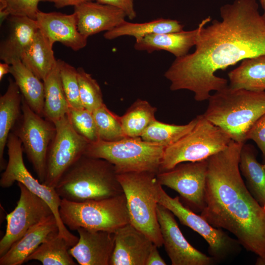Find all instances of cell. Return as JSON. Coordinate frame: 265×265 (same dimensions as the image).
Segmentation results:
<instances>
[{
	"label": "cell",
	"instance_id": "5",
	"mask_svg": "<svg viewBox=\"0 0 265 265\" xmlns=\"http://www.w3.org/2000/svg\"><path fill=\"white\" fill-rule=\"evenodd\" d=\"M157 175L132 172L117 176L126 197L130 223L160 247L163 241L157 212L159 184Z\"/></svg>",
	"mask_w": 265,
	"mask_h": 265
},
{
	"label": "cell",
	"instance_id": "16",
	"mask_svg": "<svg viewBox=\"0 0 265 265\" xmlns=\"http://www.w3.org/2000/svg\"><path fill=\"white\" fill-rule=\"evenodd\" d=\"M114 247L109 265H146L154 243L130 222L114 233Z\"/></svg>",
	"mask_w": 265,
	"mask_h": 265
},
{
	"label": "cell",
	"instance_id": "1",
	"mask_svg": "<svg viewBox=\"0 0 265 265\" xmlns=\"http://www.w3.org/2000/svg\"><path fill=\"white\" fill-rule=\"evenodd\" d=\"M221 21L208 17L198 26L195 50L176 58L164 73L172 91L188 90L195 100H208L227 80L215 75L242 60L265 55V19L256 0H235L220 8Z\"/></svg>",
	"mask_w": 265,
	"mask_h": 265
},
{
	"label": "cell",
	"instance_id": "31",
	"mask_svg": "<svg viewBox=\"0 0 265 265\" xmlns=\"http://www.w3.org/2000/svg\"><path fill=\"white\" fill-rule=\"evenodd\" d=\"M157 108L147 101L137 99L120 116L123 130L127 137H140L156 119Z\"/></svg>",
	"mask_w": 265,
	"mask_h": 265
},
{
	"label": "cell",
	"instance_id": "39",
	"mask_svg": "<svg viewBox=\"0 0 265 265\" xmlns=\"http://www.w3.org/2000/svg\"><path fill=\"white\" fill-rule=\"evenodd\" d=\"M97 2L118 8L122 10L130 20L136 16L134 10L133 0H96Z\"/></svg>",
	"mask_w": 265,
	"mask_h": 265
},
{
	"label": "cell",
	"instance_id": "17",
	"mask_svg": "<svg viewBox=\"0 0 265 265\" xmlns=\"http://www.w3.org/2000/svg\"><path fill=\"white\" fill-rule=\"evenodd\" d=\"M79 239L69 253L80 265H109L114 247V233L83 228L76 230Z\"/></svg>",
	"mask_w": 265,
	"mask_h": 265
},
{
	"label": "cell",
	"instance_id": "22",
	"mask_svg": "<svg viewBox=\"0 0 265 265\" xmlns=\"http://www.w3.org/2000/svg\"><path fill=\"white\" fill-rule=\"evenodd\" d=\"M198 28L188 31L184 30L164 33L147 35L135 42L134 47L138 51L151 53L157 51H165L176 58L183 56L196 44Z\"/></svg>",
	"mask_w": 265,
	"mask_h": 265
},
{
	"label": "cell",
	"instance_id": "38",
	"mask_svg": "<svg viewBox=\"0 0 265 265\" xmlns=\"http://www.w3.org/2000/svg\"><path fill=\"white\" fill-rule=\"evenodd\" d=\"M251 139L262 152L265 164V114L259 118L247 133L246 140Z\"/></svg>",
	"mask_w": 265,
	"mask_h": 265
},
{
	"label": "cell",
	"instance_id": "23",
	"mask_svg": "<svg viewBox=\"0 0 265 265\" xmlns=\"http://www.w3.org/2000/svg\"><path fill=\"white\" fill-rule=\"evenodd\" d=\"M22 96L14 80L8 79L5 93L0 97V169L6 164L3 157L9 135L22 114Z\"/></svg>",
	"mask_w": 265,
	"mask_h": 265
},
{
	"label": "cell",
	"instance_id": "42",
	"mask_svg": "<svg viewBox=\"0 0 265 265\" xmlns=\"http://www.w3.org/2000/svg\"><path fill=\"white\" fill-rule=\"evenodd\" d=\"M11 65L4 62L0 63V80H1L4 75L10 72Z\"/></svg>",
	"mask_w": 265,
	"mask_h": 265
},
{
	"label": "cell",
	"instance_id": "15",
	"mask_svg": "<svg viewBox=\"0 0 265 265\" xmlns=\"http://www.w3.org/2000/svg\"><path fill=\"white\" fill-rule=\"evenodd\" d=\"M157 212L163 245L172 265H210L215 262L187 241L170 211L158 204Z\"/></svg>",
	"mask_w": 265,
	"mask_h": 265
},
{
	"label": "cell",
	"instance_id": "12",
	"mask_svg": "<svg viewBox=\"0 0 265 265\" xmlns=\"http://www.w3.org/2000/svg\"><path fill=\"white\" fill-rule=\"evenodd\" d=\"M54 124L56 133L48 151L43 183L53 188L66 170L84 154L90 143L74 130L67 115Z\"/></svg>",
	"mask_w": 265,
	"mask_h": 265
},
{
	"label": "cell",
	"instance_id": "40",
	"mask_svg": "<svg viewBox=\"0 0 265 265\" xmlns=\"http://www.w3.org/2000/svg\"><path fill=\"white\" fill-rule=\"evenodd\" d=\"M164 260L160 256L158 246L154 244L146 260V265H166Z\"/></svg>",
	"mask_w": 265,
	"mask_h": 265
},
{
	"label": "cell",
	"instance_id": "3",
	"mask_svg": "<svg viewBox=\"0 0 265 265\" xmlns=\"http://www.w3.org/2000/svg\"><path fill=\"white\" fill-rule=\"evenodd\" d=\"M208 101L203 116L238 143H245L249 129L265 114V90L227 86L211 94Z\"/></svg>",
	"mask_w": 265,
	"mask_h": 265
},
{
	"label": "cell",
	"instance_id": "29",
	"mask_svg": "<svg viewBox=\"0 0 265 265\" xmlns=\"http://www.w3.org/2000/svg\"><path fill=\"white\" fill-rule=\"evenodd\" d=\"M43 81L45 91L44 117L54 123L66 115L69 108L58 62Z\"/></svg>",
	"mask_w": 265,
	"mask_h": 265
},
{
	"label": "cell",
	"instance_id": "8",
	"mask_svg": "<svg viewBox=\"0 0 265 265\" xmlns=\"http://www.w3.org/2000/svg\"><path fill=\"white\" fill-rule=\"evenodd\" d=\"M196 118L195 126L188 133L165 148L159 172L170 170L182 162L206 159L230 143V136L203 114Z\"/></svg>",
	"mask_w": 265,
	"mask_h": 265
},
{
	"label": "cell",
	"instance_id": "35",
	"mask_svg": "<svg viewBox=\"0 0 265 265\" xmlns=\"http://www.w3.org/2000/svg\"><path fill=\"white\" fill-rule=\"evenodd\" d=\"M63 89L69 107L83 108L80 99L77 69L60 59L57 60Z\"/></svg>",
	"mask_w": 265,
	"mask_h": 265
},
{
	"label": "cell",
	"instance_id": "19",
	"mask_svg": "<svg viewBox=\"0 0 265 265\" xmlns=\"http://www.w3.org/2000/svg\"><path fill=\"white\" fill-rule=\"evenodd\" d=\"M78 30L84 37L109 31L122 24L127 17L121 9L93 1L74 6Z\"/></svg>",
	"mask_w": 265,
	"mask_h": 265
},
{
	"label": "cell",
	"instance_id": "30",
	"mask_svg": "<svg viewBox=\"0 0 265 265\" xmlns=\"http://www.w3.org/2000/svg\"><path fill=\"white\" fill-rule=\"evenodd\" d=\"M73 246L59 232L43 242L26 259V262L36 260L43 265H76L69 253Z\"/></svg>",
	"mask_w": 265,
	"mask_h": 265
},
{
	"label": "cell",
	"instance_id": "36",
	"mask_svg": "<svg viewBox=\"0 0 265 265\" xmlns=\"http://www.w3.org/2000/svg\"><path fill=\"white\" fill-rule=\"evenodd\" d=\"M74 130L90 143L99 140L97 128L92 112L84 108L69 107L67 114Z\"/></svg>",
	"mask_w": 265,
	"mask_h": 265
},
{
	"label": "cell",
	"instance_id": "24",
	"mask_svg": "<svg viewBox=\"0 0 265 265\" xmlns=\"http://www.w3.org/2000/svg\"><path fill=\"white\" fill-rule=\"evenodd\" d=\"M53 45L39 29L21 55L22 62L42 81L57 62L54 57Z\"/></svg>",
	"mask_w": 265,
	"mask_h": 265
},
{
	"label": "cell",
	"instance_id": "20",
	"mask_svg": "<svg viewBox=\"0 0 265 265\" xmlns=\"http://www.w3.org/2000/svg\"><path fill=\"white\" fill-rule=\"evenodd\" d=\"M5 21L7 27L0 43V59L11 65L20 59L39 28L36 20L26 16L10 15Z\"/></svg>",
	"mask_w": 265,
	"mask_h": 265
},
{
	"label": "cell",
	"instance_id": "28",
	"mask_svg": "<svg viewBox=\"0 0 265 265\" xmlns=\"http://www.w3.org/2000/svg\"><path fill=\"white\" fill-rule=\"evenodd\" d=\"M230 86L253 91L265 90V55L246 58L228 74Z\"/></svg>",
	"mask_w": 265,
	"mask_h": 265
},
{
	"label": "cell",
	"instance_id": "43",
	"mask_svg": "<svg viewBox=\"0 0 265 265\" xmlns=\"http://www.w3.org/2000/svg\"><path fill=\"white\" fill-rule=\"evenodd\" d=\"M256 265H265V256L260 257L258 256L255 262Z\"/></svg>",
	"mask_w": 265,
	"mask_h": 265
},
{
	"label": "cell",
	"instance_id": "7",
	"mask_svg": "<svg viewBox=\"0 0 265 265\" xmlns=\"http://www.w3.org/2000/svg\"><path fill=\"white\" fill-rule=\"evenodd\" d=\"M59 215L65 226L71 230L83 228L114 233L130 222L124 193L114 197L82 202L61 199Z\"/></svg>",
	"mask_w": 265,
	"mask_h": 265
},
{
	"label": "cell",
	"instance_id": "45",
	"mask_svg": "<svg viewBox=\"0 0 265 265\" xmlns=\"http://www.w3.org/2000/svg\"><path fill=\"white\" fill-rule=\"evenodd\" d=\"M262 6H263L264 2V0H260Z\"/></svg>",
	"mask_w": 265,
	"mask_h": 265
},
{
	"label": "cell",
	"instance_id": "33",
	"mask_svg": "<svg viewBox=\"0 0 265 265\" xmlns=\"http://www.w3.org/2000/svg\"><path fill=\"white\" fill-rule=\"evenodd\" d=\"M92 113L99 140L114 141L127 137L122 127L120 116L110 110L105 104Z\"/></svg>",
	"mask_w": 265,
	"mask_h": 265
},
{
	"label": "cell",
	"instance_id": "2",
	"mask_svg": "<svg viewBox=\"0 0 265 265\" xmlns=\"http://www.w3.org/2000/svg\"><path fill=\"white\" fill-rule=\"evenodd\" d=\"M244 143L233 140L207 159L205 207L200 215L212 227L234 235L241 246L265 256V209L252 196L239 167Z\"/></svg>",
	"mask_w": 265,
	"mask_h": 265
},
{
	"label": "cell",
	"instance_id": "14",
	"mask_svg": "<svg viewBox=\"0 0 265 265\" xmlns=\"http://www.w3.org/2000/svg\"><path fill=\"white\" fill-rule=\"evenodd\" d=\"M20 196L14 210L6 216V228L0 240V257L6 253L30 228L53 214L48 204L18 182Z\"/></svg>",
	"mask_w": 265,
	"mask_h": 265
},
{
	"label": "cell",
	"instance_id": "25",
	"mask_svg": "<svg viewBox=\"0 0 265 265\" xmlns=\"http://www.w3.org/2000/svg\"><path fill=\"white\" fill-rule=\"evenodd\" d=\"M10 74L29 107L37 114L44 117L43 81L26 67L20 59L11 64Z\"/></svg>",
	"mask_w": 265,
	"mask_h": 265
},
{
	"label": "cell",
	"instance_id": "18",
	"mask_svg": "<svg viewBox=\"0 0 265 265\" xmlns=\"http://www.w3.org/2000/svg\"><path fill=\"white\" fill-rule=\"evenodd\" d=\"M35 20L39 29L52 44L60 42L75 51L86 46L87 38L79 31L74 12L66 14L39 10Z\"/></svg>",
	"mask_w": 265,
	"mask_h": 265
},
{
	"label": "cell",
	"instance_id": "10",
	"mask_svg": "<svg viewBox=\"0 0 265 265\" xmlns=\"http://www.w3.org/2000/svg\"><path fill=\"white\" fill-rule=\"evenodd\" d=\"M11 132L21 140L24 152L43 183L48 151L56 133L54 123L35 112L22 97V114Z\"/></svg>",
	"mask_w": 265,
	"mask_h": 265
},
{
	"label": "cell",
	"instance_id": "34",
	"mask_svg": "<svg viewBox=\"0 0 265 265\" xmlns=\"http://www.w3.org/2000/svg\"><path fill=\"white\" fill-rule=\"evenodd\" d=\"M77 69L80 99L83 108L93 112L104 104L100 86L82 68Z\"/></svg>",
	"mask_w": 265,
	"mask_h": 265
},
{
	"label": "cell",
	"instance_id": "11",
	"mask_svg": "<svg viewBox=\"0 0 265 265\" xmlns=\"http://www.w3.org/2000/svg\"><path fill=\"white\" fill-rule=\"evenodd\" d=\"M158 204L170 211L180 222L199 234L209 245V253L215 262H222L239 251L241 245L222 229L211 226L201 215L183 205L180 197L170 196L159 184Z\"/></svg>",
	"mask_w": 265,
	"mask_h": 265
},
{
	"label": "cell",
	"instance_id": "9",
	"mask_svg": "<svg viewBox=\"0 0 265 265\" xmlns=\"http://www.w3.org/2000/svg\"><path fill=\"white\" fill-rule=\"evenodd\" d=\"M6 147L8 160L1 174L0 186L7 188L15 182L24 185L29 191L44 200L50 206L56 218L59 234L73 246L79 238L70 233L62 222L59 215L61 199L54 188L50 187L35 179L26 168L24 161V152L20 139L12 132L10 133Z\"/></svg>",
	"mask_w": 265,
	"mask_h": 265
},
{
	"label": "cell",
	"instance_id": "37",
	"mask_svg": "<svg viewBox=\"0 0 265 265\" xmlns=\"http://www.w3.org/2000/svg\"><path fill=\"white\" fill-rule=\"evenodd\" d=\"M40 0H0V7L6 8L10 15L26 16L35 20Z\"/></svg>",
	"mask_w": 265,
	"mask_h": 265
},
{
	"label": "cell",
	"instance_id": "26",
	"mask_svg": "<svg viewBox=\"0 0 265 265\" xmlns=\"http://www.w3.org/2000/svg\"><path fill=\"white\" fill-rule=\"evenodd\" d=\"M239 167L249 191L265 209V164L257 159L253 146L244 144L240 151Z\"/></svg>",
	"mask_w": 265,
	"mask_h": 265
},
{
	"label": "cell",
	"instance_id": "21",
	"mask_svg": "<svg viewBox=\"0 0 265 265\" xmlns=\"http://www.w3.org/2000/svg\"><path fill=\"white\" fill-rule=\"evenodd\" d=\"M59 232L52 214L30 228L8 251L0 257V265H21L43 242Z\"/></svg>",
	"mask_w": 265,
	"mask_h": 265
},
{
	"label": "cell",
	"instance_id": "6",
	"mask_svg": "<svg viewBox=\"0 0 265 265\" xmlns=\"http://www.w3.org/2000/svg\"><path fill=\"white\" fill-rule=\"evenodd\" d=\"M165 147L143 140L140 137H127L114 141L98 140L89 143L84 155L105 159L117 174L150 172L158 174Z\"/></svg>",
	"mask_w": 265,
	"mask_h": 265
},
{
	"label": "cell",
	"instance_id": "4",
	"mask_svg": "<svg viewBox=\"0 0 265 265\" xmlns=\"http://www.w3.org/2000/svg\"><path fill=\"white\" fill-rule=\"evenodd\" d=\"M114 166L108 161L83 155L59 180L55 189L61 199L82 202L122 194Z\"/></svg>",
	"mask_w": 265,
	"mask_h": 265
},
{
	"label": "cell",
	"instance_id": "27",
	"mask_svg": "<svg viewBox=\"0 0 265 265\" xmlns=\"http://www.w3.org/2000/svg\"><path fill=\"white\" fill-rule=\"evenodd\" d=\"M184 26L176 20L159 18L145 23H131L125 21L114 28L104 34L105 38L112 40L123 36L134 37L135 41L145 36L154 34L178 32L183 30Z\"/></svg>",
	"mask_w": 265,
	"mask_h": 265
},
{
	"label": "cell",
	"instance_id": "44",
	"mask_svg": "<svg viewBox=\"0 0 265 265\" xmlns=\"http://www.w3.org/2000/svg\"><path fill=\"white\" fill-rule=\"evenodd\" d=\"M262 7L264 9V14H263V17H264V18L265 19V0H264V4H263V5L262 6Z\"/></svg>",
	"mask_w": 265,
	"mask_h": 265
},
{
	"label": "cell",
	"instance_id": "13",
	"mask_svg": "<svg viewBox=\"0 0 265 265\" xmlns=\"http://www.w3.org/2000/svg\"><path fill=\"white\" fill-rule=\"evenodd\" d=\"M207 159L185 162L168 171L159 172L157 177L161 186L177 192L187 207L201 212L205 207V188Z\"/></svg>",
	"mask_w": 265,
	"mask_h": 265
},
{
	"label": "cell",
	"instance_id": "32",
	"mask_svg": "<svg viewBox=\"0 0 265 265\" xmlns=\"http://www.w3.org/2000/svg\"><path fill=\"white\" fill-rule=\"evenodd\" d=\"M196 117L188 123L177 125L161 122L155 119L141 136L144 141L163 146L172 145L188 133L195 126Z\"/></svg>",
	"mask_w": 265,
	"mask_h": 265
},
{
	"label": "cell",
	"instance_id": "41",
	"mask_svg": "<svg viewBox=\"0 0 265 265\" xmlns=\"http://www.w3.org/2000/svg\"><path fill=\"white\" fill-rule=\"evenodd\" d=\"M93 0H40V1L52 2L56 8H62L67 6H76Z\"/></svg>",
	"mask_w": 265,
	"mask_h": 265
}]
</instances>
